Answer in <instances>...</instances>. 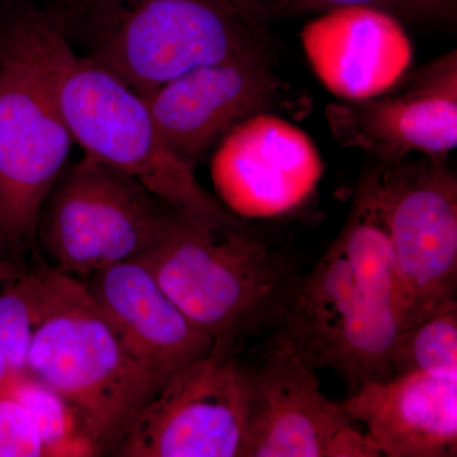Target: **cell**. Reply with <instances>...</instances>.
I'll use <instances>...</instances> for the list:
<instances>
[{
    "label": "cell",
    "mask_w": 457,
    "mask_h": 457,
    "mask_svg": "<svg viewBox=\"0 0 457 457\" xmlns=\"http://www.w3.org/2000/svg\"><path fill=\"white\" fill-rule=\"evenodd\" d=\"M236 343L215 339L206 356L171 375L114 455L245 457V374Z\"/></svg>",
    "instance_id": "obj_9"
},
{
    "label": "cell",
    "mask_w": 457,
    "mask_h": 457,
    "mask_svg": "<svg viewBox=\"0 0 457 457\" xmlns=\"http://www.w3.org/2000/svg\"><path fill=\"white\" fill-rule=\"evenodd\" d=\"M11 372H9L7 361H5L4 354H3L2 350H0V393L4 390V387L7 386L9 378H11Z\"/></svg>",
    "instance_id": "obj_23"
},
{
    "label": "cell",
    "mask_w": 457,
    "mask_h": 457,
    "mask_svg": "<svg viewBox=\"0 0 457 457\" xmlns=\"http://www.w3.org/2000/svg\"><path fill=\"white\" fill-rule=\"evenodd\" d=\"M45 456L31 416L13 396L0 393V457Z\"/></svg>",
    "instance_id": "obj_22"
},
{
    "label": "cell",
    "mask_w": 457,
    "mask_h": 457,
    "mask_svg": "<svg viewBox=\"0 0 457 457\" xmlns=\"http://www.w3.org/2000/svg\"><path fill=\"white\" fill-rule=\"evenodd\" d=\"M361 293L402 318V303L392 243L374 206L357 188L350 216L337 237Z\"/></svg>",
    "instance_id": "obj_17"
},
{
    "label": "cell",
    "mask_w": 457,
    "mask_h": 457,
    "mask_svg": "<svg viewBox=\"0 0 457 457\" xmlns=\"http://www.w3.org/2000/svg\"><path fill=\"white\" fill-rule=\"evenodd\" d=\"M5 16L87 155L125 171L198 228L245 230L236 215L198 182L194 165L167 143L141 96L75 53L41 9L21 2Z\"/></svg>",
    "instance_id": "obj_1"
},
{
    "label": "cell",
    "mask_w": 457,
    "mask_h": 457,
    "mask_svg": "<svg viewBox=\"0 0 457 457\" xmlns=\"http://www.w3.org/2000/svg\"><path fill=\"white\" fill-rule=\"evenodd\" d=\"M279 92L269 53L196 66L141 96L156 128L196 164L237 123L267 112Z\"/></svg>",
    "instance_id": "obj_13"
},
{
    "label": "cell",
    "mask_w": 457,
    "mask_h": 457,
    "mask_svg": "<svg viewBox=\"0 0 457 457\" xmlns=\"http://www.w3.org/2000/svg\"><path fill=\"white\" fill-rule=\"evenodd\" d=\"M339 404L381 456L457 455V378L411 372L371 381Z\"/></svg>",
    "instance_id": "obj_16"
},
{
    "label": "cell",
    "mask_w": 457,
    "mask_h": 457,
    "mask_svg": "<svg viewBox=\"0 0 457 457\" xmlns=\"http://www.w3.org/2000/svg\"><path fill=\"white\" fill-rule=\"evenodd\" d=\"M213 339L233 338L278 320L293 284L269 248L245 230L198 228L176 212L145 252L132 258Z\"/></svg>",
    "instance_id": "obj_4"
},
{
    "label": "cell",
    "mask_w": 457,
    "mask_h": 457,
    "mask_svg": "<svg viewBox=\"0 0 457 457\" xmlns=\"http://www.w3.org/2000/svg\"><path fill=\"white\" fill-rule=\"evenodd\" d=\"M18 2H25V0H18Z\"/></svg>",
    "instance_id": "obj_24"
},
{
    "label": "cell",
    "mask_w": 457,
    "mask_h": 457,
    "mask_svg": "<svg viewBox=\"0 0 457 457\" xmlns=\"http://www.w3.org/2000/svg\"><path fill=\"white\" fill-rule=\"evenodd\" d=\"M451 2H453V3H455V0H451Z\"/></svg>",
    "instance_id": "obj_25"
},
{
    "label": "cell",
    "mask_w": 457,
    "mask_h": 457,
    "mask_svg": "<svg viewBox=\"0 0 457 457\" xmlns=\"http://www.w3.org/2000/svg\"><path fill=\"white\" fill-rule=\"evenodd\" d=\"M359 188L392 243L400 332L457 303V177L446 155L378 161Z\"/></svg>",
    "instance_id": "obj_5"
},
{
    "label": "cell",
    "mask_w": 457,
    "mask_h": 457,
    "mask_svg": "<svg viewBox=\"0 0 457 457\" xmlns=\"http://www.w3.org/2000/svg\"><path fill=\"white\" fill-rule=\"evenodd\" d=\"M171 212L125 171L86 154L51 188L35 237L54 269L90 278L145 252Z\"/></svg>",
    "instance_id": "obj_6"
},
{
    "label": "cell",
    "mask_w": 457,
    "mask_h": 457,
    "mask_svg": "<svg viewBox=\"0 0 457 457\" xmlns=\"http://www.w3.org/2000/svg\"><path fill=\"white\" fill-rule=\"evenodd\" d=\"M90 278L87 290L125 351L167 380L212 350L215 339L179 311L141 262H120Z\"/></svg>",
    "instance_id": "obj_15"
},
{
    "label": "cell",
    "mask_w": 457,
    "mask_h": 457,
    "mask_svg": "<svg viewBox=\"0 0 457 457\" xmlns=\"http://www.w3.org/2000/svg\"><path fill=\"white\" fill-rule=\"evenodd\" d=\"M218 198L243 218H272L305 203L323 176L317 145L302 129L267 112L237 123L215 146Z\"/></svg>",
    "instance_id": "obj_12"
},
{
    "label": "cell",
    "mask_w": 457,
    "mask_h": 457,
    "mask_svg": "<svg viewBox=\"0 0 457 457\" xmlns=\"http://www.w3.org/2000/svg\"><path fill=\"white\" fill-rule=\"evenodd\" d=\"M411 372L457 378V303L399 333L393 378Z\"/></svg>",
    "instance_id": "obj_20"
},
{
    "label": "cell",
    "mask_w": 457,
    "mask_h": 457,
    "mask_svg": "<svg viewBox=\"0 0 457 457\" xmlns=\"http://www.w3.org/2000/svg\"><path fill=\"white\" fill-rule=\"evenodd\" d=\"M264 16L272 13L324 12L353 5L381 9L400 21H435L453 16L451 0H249Z\"/></svg>",
    "instance_id": "obj_21"
},
{
    "label": "cell",
    "mask_w": 457,
    "mask_h": 457,
    "mask_svg": "<svg viewBox=\"0 0 457 457\" xmlns=\"http://www.w3.org/2000/svg\"><path fill=\"white\" fill-rule=\"evenodd\" d=\"M41 11L139 96L196 66L269 53L266 16L249 0H51Z\"/></svg>",
    "instance_id": "obj_2"
},
{
    "label": "cell",
    "mask_w": 457,
    "mask_h": 457,
    "mask_svg": "<svg viewBox=\"0 0 457 457\" xmlns=\"http://www.w3.org/2000/svg\"><path fill=\"white\" fill-rule=\"evenodd\" d=\"M27 372L68 403L95 455L116 453L167 378L125 351L83 281L37 258Z\"/></svg>",
    "instance_id": "obj_3"
},
{
    "label": "cell",
    "mask_w": 457,
    "mask_h": 457,
    "mask_svg": "<svg viewBox=\"0 0 457 457\" xmlns=\"http://www.w3.org/2000/svg\"><path fill=\"white\" fill-rule=\"evenodd\" d=\"M317 370L281 333L245 369V457H378L339 403L321 393Z\"/></svg>",
    "instance_id": "obj_10"
},
{
    "label": "cell",
    "mask_w": 457,
    "mask_h": 457,
    "mask_svg": "<svg viewBox=\"0 0 457 457\" xmlns=\"http://www.w3.org/2000/svg\"><path fill=\"white\" fill-rule=\"evenodd\" d=\"M276 321L309 365L333 370L350 394L393 378L398 319L361 293L336 240L308 275L293 281Z\"/></svg>",
    "instance_id": "obj_8"
},
{
    "label": "cell",
    "mask_w": 457,
    "mask_h": 457,
    "mask_svg": "<svg viewBox=\"0 0 457 457\" xmlns=\"http://www.w3.org/2000/svg\"><path fill=\"white\" fill-rule=\"evenodd\" d=\"M74 140L16 32L0 17V240L21 249L36 236L47 195Z\"/></svg>",
    "instance_id": "obj_7"
},
{
    "label": "cell",
    "mask_w": 457,
    "mask_h": 457,
    "mask_svg": "<svg viewBox=\"0 0 457 457\" xmlns=\"http://www.w3.org/2000/svg\"><path fill=\"white\" fill-rule=\"evenodd\" d=\"M37 260L0 263V350L11 375L25 374L37 321Z\"/></svg>",
    "instance_id": "obj_18"
},
{
    "label": "cell",
    "mask_w": 457,
    "mask_h": 457,
    "mask_svg": "<svg viewBox=\"0 0 457 457\" xmlns=\"http://www.w3.org/2000/svg\"><path fill=\"white\" fill-rule=\"evenodd\" d=\"M2 393L16 398L29 411L45 456H96L80 433L73 411L49 385L25 372L12 375Z\"/></svg>",
    "instance_id": "obj_19"
},
{
    "label": "cell",
    "mask_w": 457,
    "mask_h": 457,
    "mask_svg": "<svg viewBox=\"0 0 457 457\" xmlns=\"http://www.w3.org/2000/svg\"><path fill=\"white\" fill-rule=\"evenodd\" d=\"M300 38L314 73L343 101L389 92L413 59L402 21L366 5L324 12L303 26Z\"/></svg>",
    "instance_id": "obj_14"
},
{
    "label": "cell",
    "mask_w": 457,
    "mask_h": 457,
    "mask_svg": "<svg viewBox=\"0 0 457 457\" xmlns=\"http://www.w3.org/2000/svg\"><path fill=\"white\" fill-rule=\"evenodd\" d=\"M333 137L378 161L446 155L457 145V54L437 57L400 92L328 104Z\"/></svg>",
    "instance_id": "obj_11"
}]
</instances>
